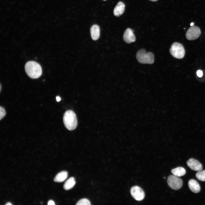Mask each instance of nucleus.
Listing matches in <instances>:
<instances>
[{
    "instance_id": "1",
    "label": "nucleus",
    "mask_w": 205,
    "mask_h": 205,
    "mask_svg": "<svg viewBox=\"0 0 205 205\" xmlns=\"http://www.w3.org/2000/svg\"><path fill=\"white\" fill-rule=\"evenodd\" d=\"M25 69L27 75L32 79L38 78L42 74L41 66L34 61H30L27 62L25 66Z\"/></svg>"
},
{
    "instance_id": "2",
    "label": "nucleus",
    "mask_w": 205,
    "mask_h": 205,
    "mask_svg": "<svg viewBox=\"0 0 205 205\" xmlns=\"http://www.w3.org/2000/svg\"><path fill=\"white\" fill-rule=\"evenodd\" d=\"M63 121L65 128L69 130H75L77 126V121L76 114L72 110H67L65 112Z\"/></svg>"
},
{
    "instance_id": "3",
    "label": "nucleus",
    "mask_w": 205,
    "mask_h": 205,
    "mask_svg": "<svg viewBox=\"0 0 205 205\" xmlns=\"http://www.w3.org/2000/svg\"><path fill=\"white\" fill-rule=\"evenodd\" d=\"M136 58L138 61L143 64H152L154 62V57L153 53L151 52L146 53L144 49L139 50L137 52Z\"/></svg>"
},
{
    "instance_id": "4",
    "label": "nucleus",
    "mask_w": 205,
    "mask_h": 205,
    "mask_svg": "<svg viewBox=\"0 0 205 205\" xmlns=\"http://www.w3.org/2000/svg\"><path fill=\"white\" fill-rule=\"evenodd\" d=\"M170 52L173 57L178 59L183 58L185 54L183 46L177 42H174L172 44L170 49Z\"/></svg>"
},
{
    "instance_id": "5",
    "label": "nucleus",
    "mask_w": 205,
    "mask_h": 205,
    "mask_svg": "<svg viewBox=\"0 0 205 205\" xmlns=\"http://www.w3.org/2000/svg\"><path fill=\"white\" fill-rule=\"evenodd\" d=\"M168 185L172 189L178 190L180 189L183 185L182 180L178 177L173 175H170L167 179Z\"/></svg>"
},
{
    "instance_id": "6",
    "label": "nucleus",
    "mask_w": 205,
    "mask_h": 205,
    "mask_svg": "<svg viewBox=\"0 0 205 205\" xmlns=\"http://www.w3.org/2000/svg\"><path fill=\"white\" fill-rule=\"evenodd\" d=\"M201 34L200 28L197 26L193 25L190 27L187 31L186 37L189 40H194L198 38Z\"/></svg>"
},
{
    "instance_id": "7",
    "label": "nucleus",
    "mask_w": 205,
    "mask_h": 205,
    "mask_svg": "<svg viewBox=\"0 0 205 205\" xmlns=\"http://www.w3.org/2000/svg\"><path fill=\"white\" fill-rule=\"evenodd\" d=\"M130 192L132 197L136 200H142L144 198L145 193L144 191L138 186H134L132 187Z\"/></svg>"
},
{
    "instance_id": "8",
    "label": "nucleus",
    "mask_w": 205,
    "mask_h": 205,
    "mask_svg": "<svg viewBox=\"0 0 205 205\" xmlns=\"http://www.w3.org/2000/svg\"><path fill=\"white\" fill-rule=\"evenodd\" d=\"M188 166L192 170L197 172L201 171L202 166L197 160L194 158L190 159L186 162Z\"/></svg>"
},
{
    "instance_id": "9",
    "label": "nucleus",
    "mask_w": 205,
    "mask_h": 205,
    "mask_svg": "<svg viewBox=\"0 0 205 205\" xmlns=\"http://www.w3.org/2000/svg\"><path fill=\"white\" fill-rule=\"evenodd\" d=\"M123 38L124 41L127 43L135 42L136 37L133 30L129 28L126 29L124 33Z\"/></svg>"
},
{
    "instance_id": "10",
    "label": "nucleus",
    "mask_w": 205,
    "mask_h": 205,
    "mask_svg": "<svg viewBox=\"0 0 205 205\" xmlns=\"http://www.w3.org/2000/svg\"><path fill=\"white\" fill-rule=\"evenodd\" d=\"M188 184L189 189L193 192L196 193L200 192V185L195 180L193 179L190 180Z\"/></svg>"
},
{
    "instance_id": "11",
    "label": "nucleus",
    "mask_w": 205,
    "mask_h": 205,
    "mask_svg": "<svg viewBox=\"0 0 205 205\" xmlns=\"http://www.w3.org/2000/svg\"><path fill=\"white\" fill-rule=\"evenodd\" d=\"M125 8V5L124 3L121 1L119 2L114 9V15L115 16L119 17L122 15L124 12Z\"/></svg>"
},
{
    "instance_id": "12",
    "label": "nucleus",
    "mask_w": 205,
    "mask_h": 205,
    "mask_svg": "<svg viewBox=\"0 0 205 205\" xmlns=\"http://www.w3.org/2000/svg\"><path fill=\"white\" fill-rule=\"evenodd\" d=\"M90 31L93 40H98L100 35V29L99 26L97 24L93 25L91 27Z\"/></svg>"
},
{
    "instance_id": "13",
    "label": "nucleus",
    "mask_w": 205,
    "mask_h": 205,
    "mask_svg": "<svg viewBox=\"0 0 205 205\" xmlns=\"http://www.w3.org/2000/svg\"><path fill=\"white\" fill-rule=\"evenodd\" d=\"M68 177V173L65 171H63L58 173L54 179L55 182H62L64 181Z\"/></svg>"
},
{
    "instance_id": "14",
    "label": "nucleus",
    "mask_w": 205,
    "mask_h": 205,
    "mask_svg": "<svg viewBox=\"0 0 205 205\" xmlns=\"http://www.w3.org/2000/svg\"><path fill=\"white\" fill-rule=\"evenodd\" d=\"M171 172L173 175L180 177L184 175L186 173V171L183 167H178L172 169Z\"/></svg>"
},
{
    "instance_id": "15",
    "label": "nucleus",
    "mask_w": 205,
    "mask_h": 205,
    "mask_svg": "<svg viewBox=\"0 0 205 205\" xmlns=\"http://www.w3.org/2000/svg\"><path fill=\"white\" fill-rule=\"evenodd\" d=\"M75 184V181L74 178L71 177L63 185V188L66 190H69L74 186Z\"/></svg>"
},
{
    "instance_id": "16",
    "label": "nucleus",
    "mask_w": 205,
    "mask_h": 205,
    "mask_svg": "<svg viewBox=\"0 0 205 205\" xmlns=\"http://www.w3.org/2000/svg\"><path fill=\"white\" fill-rule=\"evenodd\" d=\"M196 178L199 180L205 181V170L198 172L196 175Z\"/></svg>"
},
{
    "instance_id": "17",
    "label": "nucleus",
    "mask_w": 205,
    "mask_h": 205,
    "mask_svg": "<svg viewBox=\"0 0 205 205\" xmlns=\"http://www.w3.org/2000/svg\"><path fill=\"white\" fill-rule=\"evenodd\" d=\"M77 205H90V201L86 198H83L79 200L76 204Z\"/></svg>"
},
{
    "instance_id": "18",
    "label": "nucleus",
    "mask_w": 205,
    "mask_h": 205,
    "mask_svg": "<svg viewBox=\"0 0 205 205\" xmlns=\"http://www.w3.org/2000/svg\"><path fill=\"white\" fill-rule=\"evenodd\" d=\"M6 114L4 108L1 106L0 107V119H2Z\"/></svg>"
},
{
    "instance_id": "19",
    "label": "nucleus",
    "mask_w": 205,
    "mask_h": 205,
    "mask_svg": "<svg viewBox=\"0 0 205 205\" xmlns=\"http://www.w3.org/2000/svg\"><path fill=\"white\" fill-rule=\"evenodd\" d=\"M196 74L197 76L200 77H201L202 76L203 74L202 71L200 70L197 71Z\"/></svg>"
},
{
    "instance_id": "20",
    "label": "nucleus",
    "mask_w": 205,
    "mask_h": 205,
    "mask_svg": "<svg viewBox=\"0 0 205 205\" xmlns=\"http://www.w3.org/2000/svg\"><path fill=\"white\" fill-rule=\"evenodd\" d=\"M55 204L53 200H50L49 201L48 203V205H55Z\"/></svg>"
},
{
    "instance_id": "21",
    "label": "nucleus",
    "mask_w": 205,
    "mask_h": 205,
    "mask_svg": "<svg viewBox=\"0 0 205 205\" xmlns=\"http://www.w3.org/2000/svg\"><path fill=\"white\" fill-rule=\"evenodd\" d=\"M56 99L57 101L59 102L61 100V98L59 96H57L56 97Z\"/></svg>"
},
{
    "instance_id": "22",
    "label": "nucleus",
    "mask_w": 205,
    "mask_h": 205,
    "mask_svg": "<svg viewBox=\"0 0 205 205\" xmlns=\"http://www.w3.org/2000/svg\"><path fill=\"white\" fill-rule=\"evenodd\" d=\"M12 204L11 202H7L5 204L6 205H11Z\"/></svg>"
},
{
    "instance_id": "23",
    "label": "nucleus",
    "mask_w": 205,
    "mask_h": 205,
    "mask_svg": "<svg viewBox=\"0 0 205 205\" xmlns=\"http://www.w3.org/2000/svg\"><path fill=\"white\" fill-rule=\"evenodd\" d=\"M194 23L193 22H192V23L190 24V25L191 26H193V25H194Z\"/></svg>"
},
{
    "instance_id": "24",
    "label": "nucleus",
    "mask_w": 205,
    "mask_h": 205,
    "mask_svg": "<svg viewBox=\"0 0 205 205\" xmlns=\"http://www.w3.org/2000/svg\"><path fill=\"white\" fill-rule=\"evenodd\" d=\"M150 1H157L158 0H149Z\"/></svg>"
},
{
    "instance_id": "25",
    "label": "nucleus",
    "mask_w": 205,
    "mask_h": 205,
    "mask_svg": "<svg viewBox=\"0 0 205 205\" xmlns=\"http://www.w3.org/2000/svg\"><path fill=\"white\" fill-rule=\"evenodd\" d=\"M1 85H0V92L1 91Z\"/></svg>"
},
{
    "instance_id": "26",
    "label": "nucleus",
    "mask_w": 205,
    "mask_h": 205,
    "mask_svg": "<svg viewBox=\"0 0 205 205\" xmlns=\"http://www.w3.org/2000/svg\"><path fill=\"white\" fill-rule=\"evenodd\" d=\"M104 0V1H105V0Z\"/></svg>"
}]
</instances>
